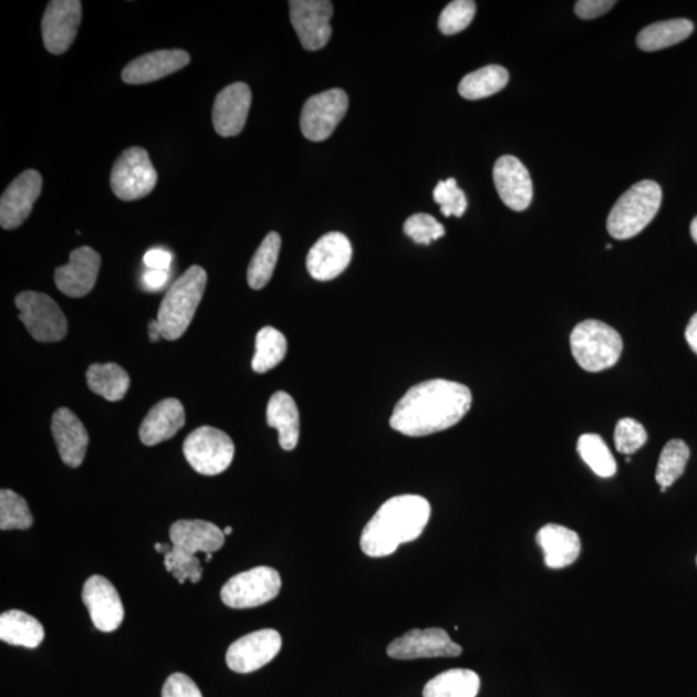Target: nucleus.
Here are the masks:
<instances>
[{
    "label": "nucleus",
    "instance_id": "obj_1",
    "mask_svg": "<svg viewBox=\"0 0 697 697\" xmlns=\"http://www.w3.org/2000/svg\"><path fill=\"white\" fill-rule=\"evenodd\" d=\"M468 386L436 378L417 384L394 407L391 426L407 437H426L460 423L471 407Z\"/></svg>",
    "mask_w": 697,
    "mask_h": 697
},
{
    "label": "nucleus",
    "instance_id": "obj_2",
    "mask_svg": "<svg viewBox=\"0 0 697 697\" xmlns=\"http://www.w3.org/2000/svg\"><path fill=\"white\" fill-rule=\"evenodd\" d=\"M430 514V503L423 496L400 495L385 501L364 527L363 553L372 558L392 555L399 545L420 538Z\"/></svg>",
    "mask_w": 697,
    "mask_h": 697
},
{
    "label": "nucleus",
    "instance_id": "obj_3",
    "mask_svg": "<svg viewBox=\"0 0 697 697\" xmlns=\"http://www.w3.org/2000/svg\"><path fill=\"white\" fill-rule=\"evenodd\" d=\"M207 273L201 267L194 266L170 285L162 300L157 321L163 339L175 341L188 330L197 309L204 299Z\"/></svg>",
    "mask_w": 697,
    "mask_h": 697
},
{
    "label": "nucleus",
    "instance_id": "obj_4",
    "mask_svg": "<svg viewBox=\"0 0 697 697\" xmlns=\"http://www.w3.org/2000/svg\"><path fill=\"white\" fill-rule=\"evenodd\" d=\"M663 193L653 180L634 184L612 207L607 230L612 238L625 240L638 236L655 219L660 209Z\"/></svg>",
    "mask_w": 697,
    "mask_h": 697
},
{
    "label": "nucleus",
    "instance_id": "obj_5",
    "mask_svg": "<svg viewBox=\"0 0 697 697\" xmlns=\"http://www.w3.org/2000/svg\"><path fill=\"white\" fill-rule=\"evenodd\" d=\"M571 352L579 366L587 372L614 367L623 352V340L611 325L587 320L573 329Z\"/></svg>",
    "mask_w": 697,
    "mask_h": 697
},
{
    "label": "nucleus",
    "instance_id": "obj_6",
    "mask_svg": "<svg viewBox=\"0 0 697 697\" xmlns=\"http://www.w3.org/2000/svg\"><path fill=\"white\" fill-rule=\"evenodd\" d=\"M183 451L186 461L199 475L217 476L230 467L236 447L227 433L201 426L186 437Z\"/></svg>",
    "mask_w": 697,
    "mask_h": 697
},
{
    "label": "nucleus",
    "instance_id": "obj_7",
    "mask_svg": "<svg viewBox=\"0 0 697 697\" xmlns=\"http://www.w3.org/2000/svg\"><path fill=\"white\" fill-rule=\"evenodd\" d=\"M20 321L39 343H58L66 336L67 320L49 294L25 291L15 297Z\"/></svg>",
    "mask_w": 697,
    "mask_h": 697
},
{
    "label": "nucleus",
    "instance_id": "obj_8",
    "mask_svg": "<svg viewBox=\"0 0 697 697\" xmlns=\"http://www.w3.org/2000/svg\"><path fill=\"white\" fill-rule=\"evenodd\" d=\"M279 572L268 565L240 572L221 589V600L230 608L243 610L262 606L281 592Z\"/></svg>",
    "mask_w": 697,
    "mask_h": 697
},
{
    "label": "nucleus",
    "instance_id": "obj_9",
    "mask_svg": "<svg viewBox=\"0 0 697 697\" xmlns=\"http://www.w3.org/2000/svg\"><path fill=\"white\" fill-rule=\"evenodd\" d=\"M158 183V174L149 154L143 147L124 150L112 169L111 185L116 197L124 201L145 198Z\"/></svg>",
    "mask_w": 697,
    "mask_h": 697
},
{
    "label": "nucleus",
    "instance_id": "obj_10",
    "mask_svg": "<svg viewBox=\"0 0 697 697\" xmlns=\"http://www.w3.org/2000/svg\"><path fill=\"white\" fill-rule=\"evenodd\" d=\"M348 98L343 90L333 89L310 97L301 113V132L310 142L327 139L347 112Z\"/></svg>",
    "mask_w": 697,
    "mask_h": 697
},
{
    "label": "nucleus",
    "instance_id": "obj_11",
    "mask_svg": "<svg viewBox=\"0 0 697 697\" xmlns=\"http://www.w3.org/2000/svg\"><path fill=\"white\" fill-rule=\"evenodd\" d=\"M290 18L292 27L306 51L322 50L330 42L333 13L329 0H291Z\"/></svg>",
    "mask_w": 697,
    "mask_h": 697
},
{
    "label": "nucleus",
    "instance_id": "obj_12",
    "mask_svg": "<svg viewBox=\"0 0 697 697\" xmlns=\"http://www.w3.org/2000/svg\"><path fill=\"white\" fill-rule=\"evenodd\" d=\"M281 648V634L274 630H261L232 643L227 653V664L232 672L252 673L273 660Z\"/></svg>",
    "mask_w": 697,
    "mask_h": 697
},
{
    "label": "nucleus",
    "instance_id": "obj_13",
    "mask_svg": "<svg viewBox=\"0 0 697 697\" xmlns=\"http://www.w3.org/2000/svg\"><path fill=\"white\" fill-rule=\"evenodd\" d=\"M386 653L397 660H414L425 657H456L462 654V648L449 638L445 630L430 627L407 632L394 639L387 646Z\"/></svg>",
    "mask_w": 697,
    "mask_h": 697
},
{
    "label": "nucleus",
    "instance_id": "obj_14",
    "mask_svg": "<svg viewBox=\"0 0 697 697\" xmlns=\"http://www.w3.org/2000/svg\"><path fill=\"white\" fill-rule=\"evenodd\" d=\"M82 21L80 0H52L42 21L45 50L52 54L65 53L75 41Z\"/></svg>",
    "mask_w": 697,
    "mask_h": 697
},
{
    "label": "nucleus",
    "instance_id": "obj_15",
    "mask_svg": "<svg viewBox=\"0 0 697 697\" xmlns=\"http://www.w3.org/2000/svg\"><path fill=\"white\" fill-rule=\"evenodd\" d=\"M43 188L42 175L28 169L15 177L0 199V225L13 230L27 221Z\"/></svg>",
    "mask_w": 697,
    "mask_h": 697
},
{
    "label": "nucleus",
    "instance_id": "obj_16",
    "mask_svg": "<svg viewBox=\"0 0 697 697\" xmlns=\"http://www.w3.org/2000/svg\"><path fill=\"white\" fill-rule=\"evenodd\" d=\"M82 600L89 608L96 630L111 633L122 625L124 608L115 586L104 576L93 575L85 581Z\"/></svg>",
    "mask_w": 697,
    "mask_h": 697
},
{
    "label": "nucleus",
    "instance_id": "obj_17",
    "mask_svg": "<svg viewBox=\"0 0 697 697\" xmlns=\"http://www.w3.org/2000/svg\"><path fill=\"white\" fill-rule=\"evenodd\" d=\"M101 267V256L84 246L70 253V261L54 271V283L69 298L80 299L95 287Z\"/></svg>",
    "mask_w": 697,
    "mask_h": 697
},
{
    "label": "nucleus",
    "instance_id": "obj_18",
    "mask_svg": "<svg viewBox=\"0 0 697 697\" xmlns=\"http://www.w3.org/2000/svg\"><path fill=\"white\" fill-rule=\"evenodd\" d=\"M352 254V245L343 232H329L310 248L306 258L309 274L316 281H332L348 267Z\"/></svg>",
    "mask_w": 697,
    "mask_h": 697
},
{
    "label": "nucleus",
    "instance_id": "obj_19",
    "mask_svg": "<svg viewBox=\"0 0 697 697\" xmlns=\"http://www.w3.org/2000/svg\"><path fill=\"white\" fill-rule=\"evenodd\" d=\"M493 183L502 204L521 212L532 201L533 188L529 170L522 162L511 155H503L495 163Z\"/></svg>",
    "mask_w": 697,
    "mask_h": 697
},
{
    "label": "nucleus",
    "instance_id": "obj_20",
    "mask_svg": "<svg viewBox=\"0 0 697 697\" xmlns=\"http://www.w3.org/2000/svg\"><path fill=\"white\" fill-rule=\"evenodd\" d=\"M252 103V93L248 84L237 82L225 87L216 96L212 122L222 137L237 136L246 126Z\"/></svg>",
    "mask_w": 697,
    "mask_h": 697
},
{
    "label": "nucleus",
    "instance_id": "obj_21",
    "mask_svg": "<svg viewBox=\"0 0 697 697\" xmlns=\"http://www.w3.org/2000/svg\"><path fill=\"white\" fill-rule=\"evenodd\" d=\"M51 431L61 460L69 468L81 467L87 452L90 437L80 418L72 409L59 408L52 416Z\"/></svg>",
    "mask_w": 697,
    "mask_h": 697
},
{
    "label": "nucleus",
    "instance_id": "obj_22",
    "mask_svg": "<svg viewBox=\"0 0 697 697\" xmlns=\"http://www.w3.org/2000/svg\"><path fill=\"white\" fill-rule=\"evenodd\" d=\"M190 62L183 50H162L143 54L123 69L122 80L127 84H146L178 72Z\"/></svg>",
    "mask_w": 697,
    "mask_h": 697
},
{
    "label": "nucleus",
    "instance_id": "obj_23",
    "mask_svg": "<svg viewBox=\"0 0 697 697\" xmlns=\"http://www.w3.org/2000/svg\"><path fill=\"white\" fill-rule=\"evenodd\" d=\"M173 545L190 555L215 553L223 547L225 533L216 524L201 519H181L170 526Z\"/></svg>",
    "mask_w": 697,
    "mask_h": 697
},
{
    "label": "nucleus",
    "instance_id": "obj_24",
    "mask_svg": "<svg viewBox=\"0 0 697 697\" xmlns=\"http://www.w3.org/2000/svg\"><path fill=\"white\" fill-rule=\"evenodd\" d=\"M185 409L176 398L163 399L146 415L138 436L145 446H155L176 436L184 428Z\"/></svg>",
    "mask_w": 697,
    "mask_h": 697
},
{
    "label": "nucleus",
    "instance_id": "obj_25",
    "mask_svg": "<svg viewBox=\"0 0 697 697\" xmlns=\"http://www.w3.org/2000/svg\"><path fill=\"white\" fill-rule=\"evenodd\" d=\"M537 541L549 569H564L575 562L581 552L579 534L560 524L550 523L538 532Z\"/></svg>",
    "mask_w": 697,
    "mask_h": 697
},
{
    "label": "nucleus",
    "instance_id": "obj_26",
    "mask_svg": "<svg viewBox=\"0 0 697 697\" xmlns=\"http://www.w3.org/2000/svg\"><path fill=\"white\" fill-rule=\"evenodd\" d=\"M267 423L279 433V445L284 451L297 448L300 438V414L289 393L271 395L267 409Z\"/></svg>",
    "mask_w": 697,
    "mask_h": 697
},
{
    "label": "nucleus",
    "instance_id": "obj_27",
    "mask_svg": "<svg viewBox=\"0 0 697 697\" xmlns=\"http://www.w3.org/2000/svg\"><path fill=\"white\" fill-rule=\"evenodd\" d=\"M0 639L11 646L37 648L44 639V627L27 612L6 611L0 616Z\"/></svg>",
    "mask_w": 697,
    "mask_h": 697
},
{
    "label": "nucleus",
    "instance_id": "obj_28",
    "mask_svg": "<svg viewBox=\"0 0 697 697\" xmlns=\"http://www.w3.org/2000/svg\"><path fill=\"white\" fill-rule=\"evenodd\" d=\"M693 31L694 23L687 19L655 22L641 31L637 44L642 51H660L684 42Z\"/></svg>",
    "mask_w": 697,
    "mask_h": 697
},
{
    "label": "nucleus",
    "instance_id": "obj_29",
    "mask_svg": "<svg viewBox=\"0 0 697 697\" xmlns=\"http://www.w3.org/2000/svg\"><path fill=\"white\" fill-rule=\"evenodd\" d=\"M87 385L100 397L108 402H118L126 397L131 378L119 364L96 363L87 371Z\"/></svg>",
    "mask_w": 697,
    "mask_h": 697
},
{
    "label": "nucleus",
    "instance_id": "obj_30",
    "mask_svg": "<svg viewBox=\"0 0 697 697\" xmlns=\"http://www.w3.org/2000/svg\"><path fill=\"white\" fill-rule=\"evenodd\" d=\"M480 679L476 672L451 669L440 673L424 687V697H477Z\"/></svg>",
    "mask_w": 697,
    "mask_h": 697
},
{
    "label": "nucleus",
    "instance_id": "obj_31",
    "mask_svg": "<svg viewBox=\"0 0 697 697\" xmlns=\"http://www.w3.org/2000/svg\"><path fill=\"white\" fill-rule=\"evenodd\" d=\"M509 73L500 65H488L465 75L459 84L460 96L467 100H480L495 95L506 89Z\"/></svg>",
    "mask_w": 697,
    "mask_h": 697
},
{
    "label": "nucleus",
    "instance_id": "obj_32",
    "mask_svg": "<svg viewBox=\"0 0 697 697\" xmlns=\"http://www.w3.org/2000/svg\"><path fill=\"white\" fill-rule=\"evenodd\" d=\"M282 239L275 231L269 232L266 239L254 252L247 270V281L252 290H261L273 277L279 252H281Z\"/></svg>",
    "mask_w": 697,
    "mask_h": 697
},
{
    "label": "nucleus",
    "instance_id": "obj_33",
    "mask_svg": "<svg viewBox=\"0 0 697 697\" xmlns=\"http://www.w3.org/2000/svg\"><path fill=\"white\" fill-rule=\"evenodd\" d=\"M287 354V340L281 331L274 327H263L256 336V353L252 360V370L258 374L273 370L284 360Z\"/></svg>",
    "mask_w": 697,
    "mask_h": 697
},
{
    "label": "nucleus",
    "instance_id": "obj_34",
    "mask_svg": "<svg viewBox=\"0 0 697 697\" xmlns=\"http://www.w3.org/2000/svg\"><path fill=\"white\" fill-rule=\"evenodd\" d=\"M578 451L596 476L610 478L616 475L617 465L610 448L599 434H584L578 441Z\"/></svg>",
    "mask_w": 697,
    "mask_h": 697
},
{
    "label": "nucleus",
    "instance_id": "obj_35",
    "mask_svg": "<svg viewBox=\"0 0 697 697\" xmlns=\"http://www.w3.org/2000/svg\"><path fill=\"white\" fill-rule=\"evenodd\" d=\"M689 459V448L684 440L672 439L663 448L656 468V482L660 487H670L684 475Z\"/></svg>",
    "mask_w": 697,
    "mask_h": 697
},
{
    "label": "nucleus",
    "instance_id": "obj_36",
    "mask_svg": "<svg viewBox=\"0 0 697 697\" xmlns=\"http://www.w3.org/2000/svg\"><path fill=\"white\" fill-rule=\"evenodd\" d=\"M33 523L25 499L11 490L0 491V530H29Z\"/></svg>",
    "mask_w": 697,
    "mask_h": 697
},
{
    "label": "nucleus",
    "instance_id": "obj_37",
    "mask_svg": "<svg viewBox=\"0 0 697 697\" xmlns=\"http://www.w3.org/2000/svg\"><path fill=\"white\" fill-rule=\"evenodd\" d=\"M476 2L455 0L439 15L438 27L445 35H454L467 29L476 14Z\"/></svg>",
    "mask_w": 697,
    "mask_h": 697
},
{
    "label": "nucleus",
    "instance_id": "obj_38",
    "mask_svg": "<svg viewBox=\"0 0 697 697\" xmlns=\"http://www.w3.org/2000/svg\"><path fill=\"white\" fill-rule=\"evenodd\" d=\"M165 565L166 570L173 573L174 578L181 585L185 584L186 580H189L193 584L199 583L201 573H204L200 561L196 555L185 553L174 545L170 552L165 555Z\"/></svg>",
    "mask_w": 697,
    "mask_h": 697
},
{
    "label": "nucleus",
    "instance_id": "obj_39",
    "mask_svg": "<svg viewBox=\"0 0 697 697\" xmlns=\"http://www.w3.org/2000/svg\"><path fill=\"white\" fill-rule=\"evenodd\" d=\"M434 200L440 206L444 216L461 217L467 211L468 200L464 191L457 186L455 178L439 181L433 193Z\"/></svg>",
    "mask_w": 697,
    "mask_h": 697
},
{
    "label": "nucleus",
    "instance_id": "obj_40",
    "mask_svg": "<svg viewBox=\"0 0 697 697\" xmlns=\"http://www.w3.org/2000/svg\"><path fill=\"white\" fill-rule=\"evenodd\" d=\"M614 439L618 452L632 455L645 446L647 431L645 426L634 418L625 417L616 424Z\"/></svg>",
    "mask_w": 697,
    "mask_h": 697
},
{
    "label": "nucleus",
    "instance_id": "obj_41",
    "mask_svg": "<svg viewBox=\"0 0 697 697\" xmlns=\"http://www.w3.org/2000/svg\"><path fill=\"white\" fill-rule=\"evenodd\" d=\"M406 235L418 245H430L445 236L444 225L428 214H416L405 222Z\"/></svg>",
    "mask_w": 697,
    "mask_h": 697
},
{
    "label": "nucleus",
    "instance_id": "obj_42",
    "mask_svg": "<svg viewBox=\"0 0 697 697\" xmlns=\"http://www.w3.org/2000/svg\"><path fill=\"white\" fill-rule=\"evenodd\" d=\"M162 697H204V695L190 677L183 673H175L163 686Z\"/></svg>",
    "mask_w": 697,
    "mask_h": 697
},
{
    "label": "nucleus",
    "instance_id": "obj_43",
    "mask_svg": "<svg viewBox=\"0 0 697 697\" xmlns=\"http://www.w3.org/2000/svg\"><path fill=\"white\" fill-rule=\"evenodd\" d=\"M615 4L614 0H580L575 6V12L580 19L593 20L607 13Z\"/></svg>",
    "mask_w": 697,
    "mask_h": 697
},
{
    "label": "nucleus",
    "instance_id": "obj_44",
    "mask_svg": "<svg viewBox=\"0 0 697 697\" xmlns=\"http://www.w3.org/2000/svg\"><path fill=\"white\" fill-rule=\"evenodd\" d=\"M173 254L162 248H153L144 256V263L147 269L169 271Z\"/></svg>",
    "mask_w": 697,
    "mask_h": 697
},
{
    "label": "nucleus",
    "instance_id": "obj_45",
    "mask_svg": "<svg viewBox=\"0 0 697 697\" xmlns=\"http://www.w3.org/2000/svg\"><path fill=\"white\" fill-rule=\"evenodd\" d=\"M169 274L166 270L147 269L143 277V283L147 291H159L168 282Z\"/></svg>",
    "mask_w": 697,
    "mask_h": 697
},
{
    "label": "nucleus",
    "instance_id": "obj_46",
    "mask_svg": "<svg viewBox=\"0 0 697 697\" xmlns=\"http://www.w3.org/2000/svg\"><path fill=\"white\" fill-rule=\"evenodd\" d=\"M685 335L689 347L697 354V313L689 320Z\"/></svg>",
    "mask_w": 697,
    "mask_h": 697
},
{
    "label": "nucleus",
    "instance_id": "obj_47",
    "mask_svg": "<svg viewBox=\"0 0 697 697\" xmlns=\"http://www.w3.org/2000/svg\"><path fill=\"white\" fill-rule=\"evenodd\" d=\"M147 330H149V339L152 343H157V341L163 337L160 325L157 320L152 321L149 325H147Z\"/></svg>",
    "mask_w": 697,
    "mask_h": 697
},
{
    "label": "nucleus",
    "instance_id": "obj_48",
    "mask_svg": "<svg viewBox=\"0 0 697 697\" xmlns=\"http://www.w3.org/2000/svg\"><path fill=\"white\" fill-rule=\"evenodd\" d=\"M155 550H157L158 553L162 554H167L170 552V549H173V547L168 545V544H159V542H157V544L154 545Z\"/></svg>",
    "mask_w": 697,
    "mask_h": 697
},
{
    "label": "nucleus",
    "instance_id": "obj_49",
    "mask_svg": "<svg viewBox=\"0 0 697 697\" xmlns=\"http://www.w3.org/2000/svg\"><path fill=\"white\" fill-rule=\"evenodd\" d=\"M689 230H691V237L695 240V243L697 245V216L693 220L691 228H689Z\"/></svg>",
    "mask_w": 697,
    "mask_h": 697
},
{
    "label": "nucleus",
    "instance_id": "obj_50",
    "mask_svg": "<svg viewBox=\"0 0 697 697\" xmlns=\"http://www.w3.org/2000/svg\"><path fill=\"white\" fill-rule=\"evenodd\" d=\"M231 532H232V529L230 526L225 527V530H223L225 537H228V534H230Z\"/></svg>",
    "mask_w": 697,
    "mask_h": 697
},
{
    "label": "nucleus",
    "instance_id": "obj_51",
    "mask_svg": "<svg viewBox=\"0 0 697 697\" xmlns=\"http://www.w3.org/2000/svg\"><path fill=\"white\" fill-rule=\"evenodd\" d=\"M211 560H212V553H208V554L206 555V560H205V561H206V562H209V561H211Z\"/></svg>",
    "mask_w": 697,
    "mask_h": 697
},
{
    "label": "nucleus",
    "instance_id": "obj_52",
    "mask_svg": "<svg viewBox=\"0 0 697 697\" xmlns=\"http://www.w3.org/2000/svg\"><path fill=\"white\" fill-rule=\"evenodd\" d=\"M696 564H697V556H696Z\"/></svg>",
    "mask_w": 697,
    "mask_h": 697
}]
</instances>
